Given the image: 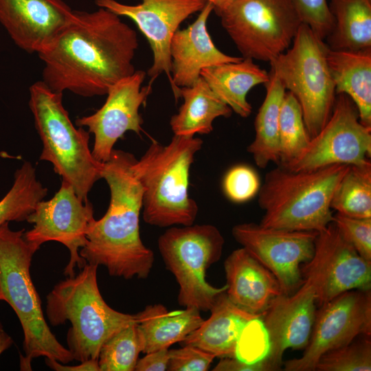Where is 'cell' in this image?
<instances>
[{
	"label": "cell",
	"instance_id": "cell-1",
	"mask_svg": "<svg viewBox=\"0 0 371 371\" xmlns=\"http://www.w3.org/2000/svg\"><path fill=\"white\" fill-rule=\"evenodd\" d=\"M137 32L113 12L74 10L69 24L44 51L42 81L51 90L82 97L106 95L135 71Z\"/></svg>",
	"mask_w": 371,
	"mask_h": 371
},
{
	"label": "cell",
	"instance_id": "cell-2",
	"mask_svg": "<svg viewBox=\"0 0 371 371\" xmlns=\"http://www.w3.org/2000/svg\"><path fill=\"white\" fill-rule=\"evenodd\" d=\"M136 158L113 149L102 169L111 200L106 214L87 231V241L79 251L87 263L102 265L111 276L146 279L153 267V251L142 242L139 217L142 187L133 165Z\"/></svg>",
	"mask_w": 371,
	"mask_h": 371
},
{
	"label": "cell",
	"instance_id": "cell-3",
	"mask_svg": "<svg viewBox=\"0 0 371 371\" xmlns=\"http://www.w3.org/2000/svg\"><path fill=\"white\" fill-rule=\"evenodd\" d=\"M203 140L174 135L162 145L153 141L133 168L142 187V217L148 225L166 227L191 225L196 202L188 194L190 170Z\"/></svg>",
	"mask_w": 371,
	"mask_h": 371
},
{
	"label": "cell",
	"instance_id": "cell-4",
	"mask_svg": "<svg viewBox=\"0 0 371 371\" xmlns=\"http://www.w3.org/2000/svg\"><path fill=\"white\" fill-rule=\"evenodd\" d=\"M349 165L293 171L278 165L267 173L258 193L260 224L291 231L319 232L333 221L331 201Z\"/></svg>",
	"mask_w": 371,
	"mask_h": 371
},
{
	"label": "cell",
	"instance_id": "cell-5",
	"mask_svg": "<svg viewBox=\"0 0 371 371\" xmlns=\"http://www.w3.org/2000/svg\"><path fill=\"white\" fill-rule=\"evenodd\" d=\"M98 265L87 263L78 275L56 284L46 297L51 325L69 321L68 349L80 362L98 359L102 345L121 329L137 323V315L114 310L104 300L98 284Z\"/></svg>",
	"mask_w": 371,
	"mask_h": 371
},
{
	"label": "cell",
	"instance_id": "cell-6",
	"mask_svg": "<svg viewBox=\"0 0 371 371\" xmlns=\"http://www.w3.org/2000/svg\"><path fill=\"white\" fill-rule=\"evenodd\" d=\"M24 232L12 230L9 222L0 225V301L11 306L23 329L25 355L21 368H30L32 360L39 357L67 363L74 357L47 324L31 278L32 256L39 249L25 239Z\"/></svg>",
	"mask_w": 371,
	"mask_h": 371
},
{
	"label": "cell",
	"instance_id": "cell-7",
	"mask_svg": "<svg viewBox=\"0 0 371 371\" xmlns=\"http://www.w3.org/2000/svg\"><path fill=\"white\" fill-rule=\"evenodd\" d=\"M63 95L42 80L30 87L29 106L43 143L39 159L52 163L54 172L87 202L93 186L102 178L103 163L97 161L89 149L90 133L82 126L76 128L71 121Z\"/></svg>",
	"mask_w": 371,
	"mask_h": 371
},
{
	"label": "cell",
	"instance_id": "cell-8",
	"mask_svg": "<svg viewBox=\"0 0 371 371\" xmlns=\"http://www.w3.org/2000/svg\"><path fill=\"white\" fill-rule=\"evenodd\" d=\"M337 232L331 222L318 233L313 258L301 269L302 281L289 295L276 297L260 319L268 335L269 349L265 357L273 370L283 366L286 350L305 348L314 324L317 302L326 280Z\"/></svg>",
	"mask_w": 371,
	"mask_h": 371
},
{
	"label": "cell",
	"instance_id": "cell-9",
	"mask_svg": "<svg viewBox=\"0 0 371 371\" xmlns=\"http://www.w3.org/2000/svg\"><path fill=\"white\" fill-rule=\"evenodd\" d=\"M291 45L269 63L271 72L297 100L311 138L329 119L337 95L326 59L328 46L303 23Z\"/></svg>",
	"mask_w": 371,
	"mask_h": 371
},
{
	"label": "cell",
	"instance_id": "cell-10",
	"mask_svg": "<svg viewBox=\"0 0 371 371\" xmlns=\"http://www.w3.org/2000/svg\"><path fill=\"white\" fill-rule=\"evenodd\" d=\"M225 240L213 225L172 227L158 238V249L178 285V303L185 308L210 311L227 286L215 287L206 280V271L221 257Z\"/></svg>",
	"mask_w": 371,
	"mask_h": 371
},
{
	"label": "cell",
	"instance_id": "cell-11",
	"mask_svg": "<svg viewBox=\"0 0 371 371\" xmlns=\"http://www.w3.org/2000/svg\"><path fill=\"white\" fill-rule=\"evenodd\" d=\"M214 11L243 58L269 63L291 46L302 23L292 0H229Z\"/></svg>",
	"mask_w": 371,
	"mask_h": 371
},
{
	"label": "cell",
	"instance_id": "cell-12",
	"mask_svg": "<svg viewBox=\"0 0 371 371\" xmlns=\"http://www.w3.org/2000/svg\"><path fill=\"white\" fill-rule=\"evenodd\" d=\"M337 95L331 115L323 128L311 138L299 156L282 166L300 171L370 161L371 127L360 122L357 107L348 95Z\"/></svg>",
	"mask_w": 371,
	"mask_h": 371
},
{
	"label": "cell",
	"instance_id": "cell-13",
	"mask_svg": "<svg viewBox=\"0 0 371 371\" xmlns=\"http://www.w3.org/2000/svg\"><path fill=\"white\" fill-rule=\"evenodd\" d=\"M371 335V291H345L317 309L308 342L300 358L283 362L286 371H315L319 359L361 336Z\"/></svg>",
	"mask_w": 371,
	"mask_h": 371
},
{
	"label": "cell",
	"instance_id": "cell-14",
	"mask_svg": "<svg viewBox=\"0 0 371 371\" xmlns=\"http://www.w3.org/2000/svg\"><path fill=\"white\" fill-rule=\"evenodd\" d=\"M92 204L85 202L72 186L62 180L61 186L48 201H39L27 221L33 228L24 232L25 239L38 249L43 243L56 241L69 251V260L64 269L67 277L75 276V269L81 270L87 261L79 254L87 241V233L95 221Z\"/></svg>",
	"mask_w": 371,
	"mask_h": 371
},
{
	"label": "cell",
	"instance_id": "cell-15",
	"mask_svg": "<svg viewBox=\"0 0 371 371\" xmlns=\"http://www.w3.org/2000/svg\"><path fill=\"white\" fill-rule=\"evenodd\" d=\"M232 233L242 247L275 276L282 294L289 295L302 281L300 265L314 256L319 232L246 223L234 225Z\"/></svg>",
	"mask_w": 371,
	"mask_h": 371
},
{
	"label": "cell",
	"instance_id": "cell-16",
	"mask_svg": "<svg viewBox=\"0 0 371 371\" xmlns=\"http://www.w3.org/2000/svg\"><path fill=\"white\" fill-rule=\"evenodd\" d=\"M137 5H127L116 0H95L98 8L135 22L148 40L153 55L146 75L150 84L164 73L172 85L170 46L181 23L190 15L199 12L206 0H139Z\"/></svg>",
	"mask_w": 371,
	"mask_h": 371
},
{
	"label": "cell",
	"instance_id": "cell-17",
	"mask_svg": "<svg viewBox=\"0 0 371 371\" xmlns=\"http://www.w3.org/2000/svg\"><path fill=\"white\" fill-rule=\"evenodd\" d=\"M146 76L144 71L135 70L109 88L104 104L96 112L76 119L78 126H86L94 135L91 153L97 161L106 162L126 132L139 135L143 131L139 109L152 92V84L142 86Z\"/></svg>",
	"mask_w": 371,
	"mask_h": 371
},
{
	"label": "cell",
	"instance_id": "cell-18",
	"mask_svg": "<svg viewBox=\"0 0 371 371\" xmlns=\"http://www.w3.org/2000/svg\"><path fill=\"white\" fill-rule=\"evenodd\" d=\"M74 10L63 0H0V23L14 43L38 54L64 30Z\"/></svg>",
	"mask_w": 371,
	"mask_h": 371
},
{
	"label": "cell",
	"instance_id": "cell-19",
	"mask_svg": "<svg viewBox=\"0 0 371 371\" xmlns=\"http://www.w3.org/2000/svg\"><path fill=\"white\" fill-rule=\"evenodd\" d=\"M212 11L214 5L207 1L196 19L187 28L177 30L172 36L170 46L171 89L176 101L180 98V88L194 83L203 69L243 58L224 54L213 43L207 28Z\"/></svg>",
	"mask_w": 371,
	"mask_h": 371
},
{
	"label": "cell",
	"instance_id": "cell-20",
	"mask_svg": "<svg viewBox=\"0 0 371 371\" xmlns=\"http://www.w3.org/2000/svg\"><path fill=\"white\" fill-rule=\"evenodd\" d=\"M224 269L228 299L249 313L262 315L282 294L275 276L243 247L228 256Z\"/></svg>",
	"mask_w": 371,
	"mask_h": 371
},
{
	"label": "cell",
	"instance_id": "cell-21",
	"mask_svg": "<svg viewBox=\"0 0 371 371\" xmlns=\"http://www.w3.org/2000/svg\"><path fill=\"white\" fill-rule=\"evenodd\" d=\"M211 315L181 343L198 347L215 357H237L242 334L252 322L262 315L249 313L220 293L210 309Z\"/></svg>",
	"mask_w": 371,
	"mask_h": 371
},
{
	"label": "cell",
	"instance_id": "cell-22",
	"mask_svg": "<svg viewBox=\"0 0 371 371\" xmlns=\"http://www.w3.org/2000/svg\"><path fill=\"white\" fill-rule=\"evenodd\" d=\"M200 75L212 91L242 117H247L252 111L247 100L249 91L256 85H265L270 78L249 58L204 68Z\"/></svg>",
	"mask_w": 371,
	"mask_h": 371
},
{
	"label": "cell",
	"instance_id": "cell-23",
	"mask_svg": "<svg viewBox=\"0 0 371 371\" xmlns=\"http://www.w3.org/2000/svg\"><path fill=\"white\" fill-rule=\"evenodd\" d=\"M326 59L336 94L348 95L357 107L360 122L371 127V49L350 52L328 47Z\"/></svg>",
	"mask_w": 371,
	"mask_h": 371
},
{
	"label": "cell",
	"instance_id": "cell-24",
	"mask_svg": "<svg viewBox=\"0 0 371 371\" xmlns=\"http://www.w3.org/2000/svg\"><path fill=\"white\" fill-rule=\"evenodd\" d=\"M194 308L168 311L161 304L148 305L137 315V329L143 353H149L181 342L203 322Z\"/></svg>",
	"mask_w": 371,
	"mask_h": 371
},
{
	"label": "cell",
	"instance_id": "cell-25",
	"mask_svg": "<svg viewBox=\"0 0 371 371\" xmlns=\"http://www.w3.org/2000/svg\"><path fill=\"white\" fill-rule=\"evenodd\" d=\"M179 97L183 102L170 120L171 130L176 135L209 134L215 119L228 117L232 113L201 76L191 86L181 87Z\"/></svg>",
	"mask_w": 371,
	"mask_h": 371
},
{
	"label": "cell",
	"instance_id": "cell-26",
	"mask_svg": "<svg viewBox=\"0 0 371 371\" xmlns=\"http://www.w3.org/2000/svg\"><path fill=\"white\" fill-rule=\"evenodd\" d=\"M370 289L371 261L361 256L337 227L328 270L317 298V307L345 291Z\"/></svg>",
	"mask_w": 371,
	"mask_h": 371
},
{
	"label": "cell",
	"instance_id": "cell-27",
	"mask_svg": "<svg viewBox=\"0 0 371 371\" xmlns=\"http://www.w3.org/2000/svg\"><path fill=\"white\" fill-rule=\"evenodd\" d=\"M334 26L325 40L333 50L371 49V0H329Z\"/></svg>",
	"mask_w": 371,
	"mask_h": 371
},
{
	"label": "cell",
	"instance_id": "cell-28",
	"mask_svg": "<svg viewBox=\"0 0 371 371\" xmlns=\"http://www.w3.org/2000/svg\"><path fill=\"white\" fill-rule=\"evenodd\" d=\"M265 84L267 93L256 116L255 137L247 146L257 165L266 168L269 163L279 162V119L282 102L286 89L272 72Z\"/></svg>",
	"mask_w": 371,
	"mask_h": 371
},
{
	"label": "cell",
	"instance_id": "cell-29",
	"mask_svg": "<svg viewBox=\"0 0 371 371\" xmlns=\"http://www.w3.org/2000/svg\"><path fill=\"white\" fill-rule=\"evenodd\" d=\"M47 189L37 179L36 169L25 161L14 173L11 189L0 201V225L5 222L26 221Z\"/></svg>",
	"mask_w": 371,
	"mask_h": 371
},
{
	"label": "cell",
	"instance_id": "cell-30",
	"mask_svg": "<svg viewBox=\"0 0 371 371\" xmlns=\"http://www.w3.org/2000/svg\"><path fill=\"white\" fill-rule=\"evenodd\" d=\"M336 213L353 218H371V162L349 166L331 201Z\"/></svg>",
	"mask_w": 371,
	"mask_h": 371
},
{
	"label": "cell",
	"instance_id": "cell-31",
	"mask_svg": "<svg viewBox=\"0 0 371 371\" xmlns=\"http://www.w3.org/2000/svg\"><path fill=\"white\" fill-rule=\"evenodd\" d=\"M310 139L300 104L292 93L286 91L280 112L278 165L295 159Z\"/></svg>",
	"mask_w": 371,
	"mask_h": 371
},
{
	"label": "cell",
	"instance_id": "cell-32",
	"mask_svg": "<svg viewBox=\"0 0 371 371\" xmlns=\"http://www.w3.org/2000/svg\"><path fill=\"white\" fill-rule=\"evenodd\" d=\"M137 324L121 329L102 345L98 356L100 371L135 370L142 352Z\"/></svg>",
	"mask_w": 371,
	"mask_h": 371
},
{
	"label": "cell",
	"instance_id": "cell-33",
	"mask_svg": "<svg viewBox=\"0 0 371 371\" xmlns=\"http://www.w3.org/2000/svg\"><path fill=\"white\" fill-rule=\"evenodd\" d=\"M370 337H357L347 345L324 353L319 359L315 371H370Z\"/></svg>",
	"mask_w": 371,
	"mask_h": 371
},
{
	"label": "cell",
	"instance_id": "cell-34",
	"mask_svg": "<svg viewBox=\"0 0 371 371\" xmlns=\"http://www.w3.org/2000/svg\"><path fill=\"white\" fill-rule=\"evenodd\" d=\"M261 186L256 171L246 164L229 168L223 179V190L232 202L245 203L258 195Z\"/></svg>",
	"mask_w": 371,
	"mask_h": 371
},
{
	"label": "cell",
	"instance_id": "cell-35",
	"mask_svg": "<svg viewBox=\"0 0 371 371\" xmlns=\"http://www.w3.org/2000/svg\"><path fill=\"white\" fill-rule=\"evenodd\" d=\"M332 222L358 254L371 261V218H353L335 213Z\"/></svg>",
	"mask_w": 371,
	"mask_h": 371
},
{
	"label": "cell",
	"instance_id": "cell-36",
	"mask_svg": "<svg viewBox=\"0 0 371 371\" xmlns=\"http://www.w3.org/2000/svg\"><path fill=\"white\" fill-rule=\"evenodd\" d=\"M302 23L324 41L334 26L328 0H292Z\"/></svg>",
	"mask_w": 371,
	"mask_h": 371
},
{
	"label": "cell",
	"instance_id": "cell-37",
	"mask_svg": "<svg viewBox=\"0 0 371 371\" xmlns=\"http://www.w3.org/2000/svg\"><path fill=\"white\" fill-rule=\"evenodd\" d=\"M169 371H205L215 357L194 346L183 345L179 349L169 350Z\"/></svg>",
	"mask_w": 371,
	"mask_h": 371
},
{
	"label": "cell",
	"instance_id": "cell-38",
	"mask_svg": "<svg viewBox=\"0 0 371 371\" xmlns=\"http://www.w3.org/2000/svg\"><path fill=\"white\" fill-rule=\"evenodd\" d=\"M214 371H273L265 357L248 362L237 357H224L213 369Z\"/></svg>",
	"mask_w": 371,
	"mask_h": 371
},
{
	"label": "cell",
	"instance_id": "cell-39",
	"mask_svg": "<svg viewBox=\"0 0 371 371\" xmlns=\"http://www.w3.org/2000/svg\"><path fill=\"white\" fill-rule=\"evenodd\" d=\"M169 359V348L146 353V356L137 360L135 370L165 371L168 370Z\"/></svg>",
	"mask_w": 371,
	"mask_h": 371
},
{
	"label": "cell",
	"instance_id": "cell-40",
	"mask_svg": "<svg viewBox=\"0 0 371 371\" xmlns=\"http://www.w3.org/2000/svg\"><path fill=\"white\" fill-rule=\"evenodd\" d=\"M46 365L56 371H100L98 360L89 359L77 366H65L54 359L45 358Z\"/></svg>",
	"mask_w": 371,
	"mask_h": 371
},
{
	"label": "cell",
	"instance_id": "cell-41",
	"mask_svg": "<svg viewBox=\"0 0 371 371\" xmlns=\"http://www.w3.org/2000/svg\"><path fill=\"white\" fill-rule=\"evenodd\" d=\"M13 344L12 337L5 331L3 324L0 322V355Z\"/></svg>",
	"mask_w": 371,
	"mask_h": 371
},
{
	"label": "cell",
	"instance_id": "cell-42",
	"mask_svg": "<svg viewBox=\"0 0 371 371\" xmlns=\"http://www.w3.org/2000/svg\"><path fill=\"white\" fill-rule=\"evenodd\" d=\"M214 5V10L223 6L229 0H206Z\"/></svg>",
	"mask_w": 371,
	"mask_h": 371
}]
</instances>
